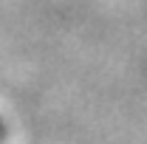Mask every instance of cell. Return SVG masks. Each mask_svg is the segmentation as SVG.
Wrapping results in <instances>:
<instances>
[{"label": "cell", "mask_w": 147, "mask_h": 144, "mask_svg": "<svg viewBox=\"0 0 147 144\" xmlns=\"http://www.w3.org/2000/svg\"><path fill=\"white\" fill-rule=\"evenodd\" d=\"M0 136H3V124H0Z\"/></svg>", "instance_id": "cell-1"}]
</instances>
